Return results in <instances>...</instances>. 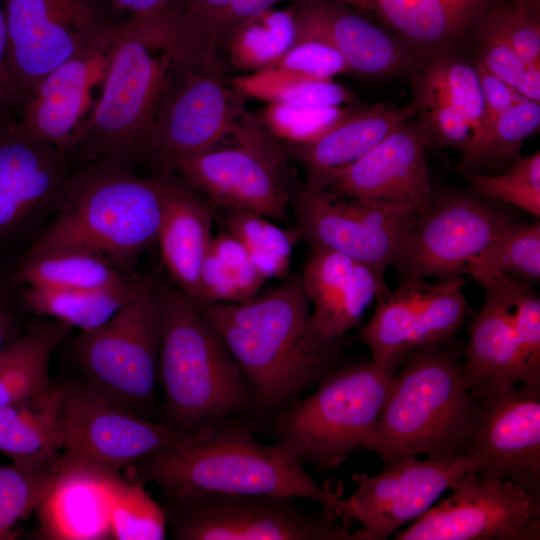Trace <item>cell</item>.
I'll use <instances>...</instances> for the list:
<instances>
[{"label": "cell", "instance_id": "d6a6232c", "mask_svg": "<svg viewBox=\"0 0 540 540\" xmlns=\"http://www.w3.org/2000/svg\"><path fill=\"white\" fill-rule=\"evenodd\" d=\"M72 328L46 318L0 350V407L52 385L50 360Z\"/></svg>", "mask_w": 540, "mask_h": 540}, {"label": "cell", "instance_id": "816d5d0a", "mask_svg": "<svg viewBox=\"0 0 540 540\" xmlns=\"http://www.w3.org/2000/svg\"><path fill=\"white\" fill-rule=\"evenodd\" d=\"M20 95L8 60V35L3 5L0 2V121L16 114Z\"/></svg>", "mask_w": 540, "mask_h": 540}, {"label": "cell", "instance_id": "7402d4cb", "mask_svg": "<svg viewBox=\"0 0 540 540\" xmlns=\"http://www.w3.org/2000/svg\"><path fill=\"white\" fill-rule=\"evenodd\" d=\"M429 145L425 125L418 118L408 120L334 173L324 189L365 203L419 212L432 197L425 159Z\"/></svg>", "mask_w": 540, "mask_h": 540}, {"label": "cell", "instance_id": "4316f807", "mask_svg": "<svg viewBox=\"0 0 540 540\" xmlns=\"http://www.w3.org/2000/svg\"><path fill=\"white\" fill-rule=\"evenodd\" d=\"M163 211L156 242L176 287L199 309L200 275L213 235L210 203L185 182L160 177Z\"/></svg>", "mask_w": 540, "mask_h": 540}, {"label": "cell", "instance_id": "1f68e13d", "mask_svg": "<svg viewBox=\"0 0 540 540\" xmlns=\"http://www.w3.org/2000/svg\"><path fill=\"white\" fill-rule=\"evenodd\" d=\"M151 284L149 278H126L114 285L91 289L22 287L21 294L34 314L86 332L104 324Z\"/></svg>", "mask_w": 540, "mask_h": 540}, {"label": "cell", "instance_id": "d590c367", "mask_svg": "<svg viewBox=\"0 0 540 540\" xmlns=\"http://www.w3.org/2000/svg\"><path fill=\"white\" fill-rule=\"evenodd\" d=\"M264 282L242 243L228 231L220 232L213 236L201 269L200 309L249 300Z\"/></svg>", "mask_w": 540, "mask_h": 540}, {"label": "cell", "instance_id": "8fae6325", "mask_svg": "<svg viewBox=\"0 0 540 540\" xmlns=\"http://www.w3.org/2000/svg\"><path fill=\"white\" fill-rule=\"evenodd\" d=\"M63 449L59 471L121 474L142 458L194 435L104 398L81 380L59 382Z\"/></svg>", "mask_w": 540, "mask_h": 540}, {"label": "cell", "instance_id": "74e56055", "mask_svg": "<svg viewBox=\"0 0 540 540\" xmlns=\"http://www.w3.org/2000/svg\"><path fill=\"white\" fill-rule=\"evenodd\" d=\"M295 37L293 6L267 10L235 31L228 46V66L252 72L272 66L289 50Z\"/></svg>", "mask_w": 540, "mask_h": 540}, {"label": "cell", "instance_id": "c3c4849f", "mask_svg": "<svg viewBox=\"0 0 540 540\" xmlns=\"http://www.w3.org/2000/svg\"><path fill=\"white\" fill-rule=\"evenodd\" d=\"M490 22L504 35L523 61L540 69L539 15L513 0L498 3L486 13Z\"/></svg>", "mask_w": 540, "mask_h": 540}, {"label": "cell", "instance_id": "e0dca14e", "mask_svg": "<svg viewBox=\"0 0 540 540\" xmlns=\"http://www.w3.org/2000/svg\"><path fill=\"white\" fill-rule=\"evenodd\" d=\"M475 462L466 455L437 460L406 458L376 476L355 473V492L338 498L333 515L350 527L353 540H385L426 512L462 476L475 473Z\"/></svg>", "mask_w": 540, "mask_h": 540}, {"label": "cell", "instance_id": "ba28073f", "mask_svg": "<svg viewBox=\"0 0 540 540\" xmlns=\"http://www.w3.org/2000/svg\"><path fill=\"white\" fill-rule=\"evenodd\" d=\"M229 139L179 160L174 172L210 204L285 221L294 193L286 145L247 111Z\"/></svg>", "mask_w": 540, "mask_h": 540}, {"label": "cell", "instance_id": "60d3db41", "mask_svg": "<svg viewBox=\"0 0 540 540\" xmlns=\"http://www.w3.org/2000/svg\"><path fill=\"white\" fill-rule=\"evenodd\" d=\"M110 540H162L167 521L161 504L146 491L145 482L129 474L110 478Z\"/></svg>", "mask_w": 540, "mask_h": 540}, {"label": "cell", "instance_id": "ab89813d", "mask_svg": "<svg viewBox=\"0 0 540 540\" xmlns=\"http://www.w3.org/2000/svg\"><path fill=\"white\" fill-rule=\"evenodd\" d=\"M388 291L384 273L356 262L344 287L323 307L310 313L311 333L322 341L342 338L359 323L370 303Z\"/></svg>", "mask_w": 540, "mask_h": 540}, {"label": "cell", "instance_id": "f1b7e54d", "mask_svg": "<svg viewBox=\"0 0 540 540\" xmlns=\"http://www.w3.org/2000/svg\"><path fill=\"white\" fill-rule=\"evenodd\" d=\"M85 470L61 472L36 510L38 536L50 540H110V478Z\"/></svg>", "mask_w": 540, "mask_h": 540}, {"label": "cell", "instance_id": "680465c9", "mask_svg": "<svg viewBox=\"0 0 540 540\" xmlns=\"http://www.w3.org/2000/svg\"><path fill=\"white\" fill-rule=\"evenodd\" d=\"M0 294H1V284H0Z\"/></svg>", "mask_w": 540, "mask_h": 540}, {"label": "cell", "instance_id": "ffe728a7", "mask_svg": "<svg viewBox=\"0 0 540 540\" xmlns=\"http://www.w3.org/2000/svg\"><path fill=\"white\" fill-rule=\"evenodd\" d=\"M473 398L465 455L475 473L510 480L540 497V386L517 384Z\"/></svg>", "mask_w": 540, "mask_h": 540}, {"label": "cell", "instance_id": "277c9868", "mask_svg": "<svg viewBox=\"0 0 540 540\" xmlns=\"http://www.w3.org/2000/svg\"><path fill=\"white\" fill-rule=\"evenodd\" d=\"M460 359V349L452 344L421 346L404 359L374 433L361 449L376 453L382 470L421 454L437 460L465 455L475 400Z\"/></svg>", "mask_w": 540, "mask_h": 540}, {"label": "cell", "instance_id": "bcb514c9", "mask_svg": "<svg viewBox=\"0 0 540 540\" xmlns=\"http://www.w3.org/2000/svg\"><path fill=\"white\" fill-rule=\"evenodd\" d=\"M295 26L294 43L272 66H279L316 79H333L338 74L349 72L341 54L326 39L296 24Z\"/></svg>", "mask_w": 540, "mask_h": 540}, {"label": "cell", "instance_id": "f6af8a7d", "mask_svg": "<svg viewBox=\"0 0 540 540\" xmlns=\"http://www.w3.org/2000/svg\"><path fill=\"white\" fill-rule=\"evenodd\" d=\"M348 107L310 108L268 104L258 117L264 127L286 144L314 140L337 121Z\"/></svg>", "mask_w": 540, "mask_h": 540}, {"label": "cell", "instance_id": "836d02e7", "mask_svg": "<svg viewBox=\"0 0 540 540\" xmlns=\"http://www.w3.org/2000/svg\"><path fill=\"white\" fill-rule=\"evenodd\" d=\"M126 279L111 263L87 250L69 247L29 248L15 273L22 287L91 289Z\"/></svg>", "mask_w": 540, "mask_h": 540}, {"label": "cell", "instance_id": "d6986e66", "mask_svg": "<svg viewBox=\"0 0 540 540\" xmlns=\"http://www.w3.org/2000/svg\"><path fill=\"white\" fill-rule=\"evenodd\" d=\"M464 283L461 276L435 284L422 278L402 280L377 299L357 339L369 348L372 361L396 369L418 347L451 343L467 312Z\"/></svg>", "mask_w": 540, "mask_h": 540}, {"label": "cell", "instance_id": "7bdbcfd3", "mask_svg": "<svg viewBox=\"0 0 540 540\" xmlns=\"http://www.w3.org/2000/svg\"><path fill=\"white\" fill-rule=\"evenodd\" d=\"M469 264L515 274L528 281L539 280L540 223L513 221Z\"/></svg>", "mask_w": 540, "mask_h": 540}, {"label": "cell", "instance_id": "7c38bea8", "mask_svg": "<svg viewBox=\"0 0 540 540\" xmlns=\"http://www.w3.org/2000/svg\"><path fill=\"white\" fill-rule=\"evenodd\" d=\"M394 540H539L540 497L514 482L467 473Z\"/></svg>", "mask_w": 540, "mask_h": 540}, {"label": "cell", "instance_id": "4dcf8cb0", "mask_svg": "<svg viewBox=\"0 0 540 540\" xmlns=\"http://www.w3.org/2000/svg\"><path fill=\"white\" fill-rule=\"evenodd\" d=\"M409 76L412 102L439 104L461 115L472 129L473 144L484 126V100L474 63L456 49L445 50L420 57Z\"/></svg>", "mask_w": 540, "mask_h": 540}, {"label": "cell", "instance_id": "d4e9b609", "mask_svg": "<svg viewBox=\"0 0 540 540\" xmlns=\"http://www.w3.org/2000/svg\"><path fill=\"white\" fill-rule=\"evenodd\" d=\"M300 0H171L170 49L176 71L224 74L235 31L281 2Z\"/></svg>", "mask_w": 540, "mask_h": 540}, {"label": "cell", "instance_id": "603a6c76", "mask_svg": "<svg viewBox=\"0 0 540 540\" xmlns=\"http://www.w3.org/2000/svg\"><path fill=\"white\" fill-rule=\"evenodd\" d=\"M68 156L23 132L16 114L0 121V239L56 209L71 174Z\"/></svg>", "mask_w": 540, "mask_h": 540}, {"label": "cell", "instance_id": "8992f818", "mask_svg": "<svg viewBox=\"0 0 540 540\" xmlns=\"http://www.w3.org/2000/svg\"><path fill=\"white\" fill-rule=\"evenodd\" d=\"M167 7L120 24L103 96L83 156L129 163L144 154L158 107L174 76Z\"/></svg>", "mask_w": 540, "mask_h": 540}, {"label": "cell", "instance_id": "83f0119b", "mask_svg": "<svg viewBox=\"0 0 540 540\" xmlns=\"http://www.w3.org/2000/svg\"><path fill=\"white\" fill-rule=\"evenodd\" d=\"M498 0H372V11L418 58L455 50Z\"/></svg>", "mask_w": 540, "mask_h": 540}, {"label": "cell", "instance_id": "30bf717a", "mask_svg": "<svg viewBox=\"0 0 540 540\" xmlns=\"http://www.w3.org/2000/svg\"><path fill=\"white\" fill-rule=\"evenodd\" d=\"M176 540H353L349 527L279 495L205 494L164 499Z\"/></svg>", "mask_w": 540, "mask_h": 540}, {"label": "cell", "instance_id": "5b68a950", "mask_svg": "<svg viewBox=\"0 0 540 540\" xmlns=\"http://www.w3.org/2000/svg\"><path fill=\"white\" fill-rule=\"evenodd\" d=\"M162 211L159 177L140 178L127 163L99 159L70 174L54 218L30 248L87 250L124 274L156 243Z\"/></svg>", "mask_w": 540, "mask_h": 540}, {"label": "cell", "instance_id": "9a60e30c", "mask_svg": "<svg viewBox=\"0 0 540 540\" xmlns=\"http://www.w3.org/2000/svg\"><path fill=\"white\" fill-rule=\"evenodd\" d=\"M120 24L49 72L21 100L16 115L23 132L68 154L80 149L103 96Z\"/></svg>", "mask_w": 540, "mask_h": 540}, {"label": "cell", "instance_id": "4fadbf2b", "mask_svg": "<svg viewBox=\"0 0 540 540\" xmlns=\"http://www.w3.org/2000/svg\"><path fill=\"white\" fill-rule=\"evenodd\" d=\"M224 74L176 71L158 107L143 155L170 176L175 164L225 142L246 112Z\"/></svg>", "mask_w": 540, "mask_h": 540}, {"label": "cell", "instance_id": "5bb4252c", "mask_svg": "<svg viewBox=\"0 0 540 540\" xmlns=\"http://www.w3.org/2000/svg\"><path fill=\"white\" fill-rule=\"evenodd\" d=\"M513 220L485 199L464 193L434 197L418 212L393 262L404 279L464 275Z\"/></svg>", "mask_w": 540, "mask_h": 540}, {"label": "cell", "instance_id": "484cf974", "mask_svg": "<svg viewBox=\"0 0 540 540\" xmlns=\"http://www.w3.org/2000/svg\"><path fill=\"white\" fill-rule=\"evenodd\" d=\"M416 115L417 109L412 101L400 107L383 103L351 104L314 140L285 145L305 169L304 184L324 189L334 173L363 157L398 126Z\"/></svg>", "mask_w": 540, "mask_h": 540}, {"label": "cell", "instance_id": "6da1fadb", "mask_svg": "<svg viewBox=\"0 0 540 540\" xmlns=\"http://www.w3.org/2000/svg\"><path fill=\"white\" fill-rule=\"evenodd\" d=\"M310 304L296 275L267 295L203 310L245 375L260 416H276L344 363L343 337L322 341L311 333Z\"/></svg>", "mask_w": 540, "mask_h": 540}, {"label": "cell", "instance_id": "6f0895ef", "mask_svg": "<svg viewBox=\"0 0 540 540\" xmlns=\"http://www.w3.org/2000/svg\"><path fill=\"white\" fill-rule=\"evenodd\" d=\"M522 5L526 6L530 10H532L536 14H540V0H515Z\"/></svg>", "mask_w": 540, "mask_h": 540}, {"label": "cell", "instance_id": "cb8c5ba5", "mask_svg": "<svg viewBox=\"0 0 540 540\" xmlns=\"http://www.w3.org/2000/svg\"><path fill=\"white\" fill-rule=\"evenodd\" d=\"M295 23L326 39L343 57L348 71L380 78L410 75L418 56L396 35L333 0L293 3Z\"/></svg>", "mask_w": 540, "mask_h": 540}, {"label": "cell", "instance_id": "f5cc1de1", "mask_svg": "<svg viewBox=\"0 0 540 540\" xmlns=\"http://www.w3.org/2000/svg\"><path fill=\"white\" fill-rule=\"evenodd\" d=\"M116 7L127 10L133 17H142L162 9L171 0H110Z\"/></svg>", "mask_w": 540, "mask_h": 540}, {"label": "cell", "instance_id": "8d00e7d4", "mask_svg": "<svg viewBox=\"0 0 540 540\" xmlns=\"http://www.w3.org/2000/svg\"><path fill=\"white\" fill-rule=\"evenodd\" d=\"M540 127V105L524 100L487 122L457 163L461 172L511 166L523 142Z\"/></svg>", "mask_w": 540, "mask_h": 540}, {"label": "cell", "instance_id": "7a4b0ae2", "mask_svg": "<svg viewBox=\"0 0 540 540\" xmlns=\"http://www.w3.org/2000/svg\"><path fill=\"white\" fill-rule=\"evenodd\" d=\"M249 418L227 419L158 450L127 468L156 485L163 499L205 494L279 495L306 499L332 513L339 498L320 486L302 462L254 435Z\"/></svg>", "mask_w": 540, "mask_h": 540}, {"label": "cell", "instance_id": "b9f144b4", "mask_svg": "<svg viewBox=\"0 0 540 540\" xmlns=\"http://www.w3.org/2000/svg\"><path fill=\"white\" fill-rule=\"evenodd\" d=\"M59 471L0 464V540L13 539L17 525L35 512L54 487Z\"/></svg>", "mask_w": 540, "mask_h": 540}, {"label": "cell", "instance_id": "ee69618b", "mask_svg": "<svg viewBox=\"0 0 540 540\" xmlns=\"http://www.w3.org/2000/svg\"><path fill=\"white\" fill-rule=\"evenodd\" d=\"M463 177L484 197L514 205L540 216V152L518 158L500 175L462 172Z\"/></svg>", "mask_w": 540, "mask_h": 540}, {"label": "cell", "instance_id": "681fc988", "mask_svg": "<svg viewBox=\"0 0 540 540\" xmlns=\"http://www.w3.org/2000/svg\"><path fill=\"white\" fill-rule=\"evenodd\" d=\"M470 36L474 38L476 60L514 89L528 69L532 68L523 61L504 35L486 17V14Z\"/></svg>", "mask_w": 540, "mask_h": 540}, {"label": "cell", "instance_id": "2e32d148", "mask_svg": "<svg viewBox=\"0 0 540 540\" xmlns=\"http://www.w3.org/2000/svg\"><path fill=\"white\" fill-rule=\"evenodd\" d=\"M3 9L20 102L49 72L117 24L102 0H3Z\"/></svg>", "mask_w": 540, "mask_h": 540}, {"label": "cell", "instance_id": "f546056e", "mask_svg": "<svg viewBox=\"0 0 540 540\" xmlns=\"http://www.w3.org/2000/svg\"><path fill=\"white\" fill-rule=\"evenodd\" d=\"M60 383L0 407V452L13 464L59 471L63 449ZM60 472V471H59Z\"/></svg>", "mask_w": 540, "mask_h": 540}, {"label": "cell", "instance_id": "f907efd6", "mask_svg": "<svg viewBox=\"0 0 540 540\" xmlns=\"http://www.w3.org/2000/svg\"><path fill=\"white\" fill-rule=\"evenodd\" d=\"M473 63L479 77L484 100V125L514 105L528 100L512 86L487 70L478 60Z\"/></svg>", "mask_w": 540, "mask_h": 540}, {"label": "cell", "instance_id": "9f6ffc18", "mask_svg": "<svg viewBox=\"0 0 540 540\" xmlns=\"http://www.w3.org/2000/svg\"><path fill=\"white\" fill-rule=\"evenodd\" d=\"M342 4H349L356 8L372 11V0H333Z\"/></svg>", "mask_w": 540, "mask_h": 540}, {"label": "cell", "instance_id": "9c48e42d", "mask_svg": "<svg viewBox=\"0 0 540 540\" xmlns=\"http://www.w3.org/2000/svg\"><path fill=\"white\" fill-rule=\"evenodd\" d=\"M160 332L159 306L151 284L104 324L80 332L73 354L81 381L104 398L150 419Z\"/></svg>", "mask_w": 540, "mask_h": 540}, {"label": "cell", "instance_id": "7dc6e473", "mask_svg": "<svg viewBox=\"0 0 540 540\" xmlns=\"http://www.w3.org/2000/svg\"><path fill=\"white\" fill-rule=\"evenodd\" d=\"M356 262L339 252L311 247L301 279L313 310L324 306L343 288Z\"/></svg>", "mask_w": 540, "mask_h": 540}, {"label": "cell", "instance_id": "52a82bcc", "mask_svg": "<svg viewBox=\"0 0 540 540\" xmlns=\"http://www.w3.org/2000/svg\"><path fill=\"white\" fill-rule=\"evenodd\" d=\"M397 370L372 360L335 367L275 416L274 443L304 465L338 467L371 439Z\"/></svg>", "mask_w": 540, "mask_h": 540}, {"label": "cell", "instance_id": "db71d44e", "mask_svg": "<svg viewBox=\"0 0 540 540\" xmlns=\"http://www.w3.org/2000/svg\"><path fill=\"white\" fill-rule=\"evenodd\" d=\"M515 90L524 98L540 102V69L529 68Z\"/></svg>", "mask_w": 540, "mask_h": 540}, {"label": "cell", "instance_id": "e575fe53", "mask_svg": "<svg viewBox=\"0 0 540 540\" xmlns=\"http://www.w3.org/2000/svg\"><path fill=\"white\" fill-rule=\"evenodd\" d=\"M231 84L242 96L268 104L327 108L360 103L353 92L333 79H316L279 66L236 77Z\"/></svg>", "mask_w": 540, "mask_h": 540}, {"label": "cell", "instance_id": "f35d334b", "mask_svg": "<svg viewBox=\"0 0 540 540\" xmlns=\"http://www.w3.org/2000/svg\"><path fill=\"white\" fill-rule=\"evenodd\" d=\"M224 223L265 281L288 275L294 246L300 240L295 229H284L268 217L240 209H225Z\"/></svg>", "mask_w": 540, "mask_h": 540}, {"label": "cell", "instance_id": "44dd1931", "mask_svg": "<svg viewBox=\"0 0 540 540\" xmlns=\"http://www.w3.org/2000/svg\"><path fill=\"white\" fill-rule=\"evenodd\" d=\"M464 274L472 276L485 291L483 306L469 327L461 362L471 395L517 384L540 386V356L527 346L516 322L518 279L472 264Z\"/></svg>", "mask_w": 540, "mask_h": 540}, {"label": "cell", "instance_id": "11a10c76", "mask_svg": "<svg viewBox=\"0 0 540 540\" xmlns=\"http://www.w3.org/2000/svg\"><path fill=\"white\" fill-rule=\"evenodd\" d=\"M10 329V318L6 312L0 308V350L5 346L4 342Z\"/></svg>", "mask_w": 540, "mask_h": 540}, {"label": "cell", "instance_id": "3957f363", "mask_svg": "<svg viewBox=\"0 0 540 540\" xmlns=\"http://www.w3.org/2000/svg\"><path fill=\"white\" fill-rule=\"evenodd\" d=\"M160 312L161 423L197 435L234 417L258 415L252 389L203 311L177 287L155 289Z\"/></svg>", "mask_w": 540, "mask_h": 540}, {"label": "cell", "instance_id": "ac0fdd59", "mask_svg": "<svg viewBox=\"0 0 540 540\" xmlns=\"http://www.w3.org/2000/svg\"><path fill=\"white\" fill-rule=\"evenodd\" d=\"M291 205L295 230L311 247L349 256L382 273L393 264L418 212L384 207L302 185Z\"/></svg>", "mask_w": 540, "mask_h": 540}]
</instances>
